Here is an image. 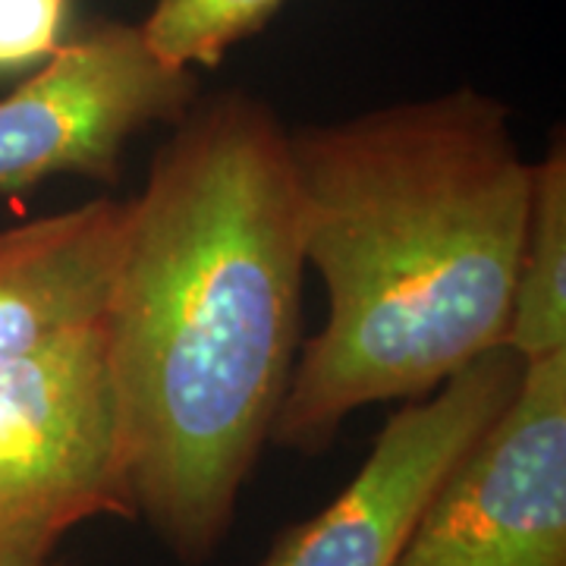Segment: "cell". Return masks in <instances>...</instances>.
<instances>
[{
	"mask_svg": "<svg viewBox=\"0 0 566 566\" xmlns=\"http://www.w3.org/2000/svg\"><path fill=\"white\" fill-rule=\"evenodd\" d=\"M504 349L520 363L566 353V142L532 170V211Z\"/></svg>",
	"mask_w": 566,
	"mask_h": 566,
	"instance_id": "ba28073f",
	"label": "cell"
},
{
	"mask_svg": "<svg viewBox=\"0 0 566 566\" xmlns=\"http://www.w3.org/2000/svg\"><path fill=\"white\" fill-rule=\"evenodd\" d=\"M95 516L136 520L104 322L0 368V564Z\"/></svg>",
	"mask_w": 566,
	"mask_h": 566,
	"instance_id": "3957f363",
	"label": "cell"
},
{
	"mask_svg": "<svg viewBox=\"0 0 566 566\" xmlns=\"http://www.w3.org/2000/svg\"><path fill=\"white\" fill-rule=\"evenodd\" d=\"M303 233L290 129L271 104H192L126 199L104 315L129 485L182 564L233 526L300 349Z\"/></svg>",
	"mask_w": 566,
	"mask_h": 566,
	"instance_id": "6da1fadb",
	"label": "cell"
},
{
	"mask_svg": "<svg viewBox=\"0 0 566 566\" xmlns=\"http://www.w3.org/2000/svg\"><path fill=\"white\" fill-rule=\"evenodd\" d=\"M286 0H155L139 25L148 51L170 70L218 66L249 35L262 32Z\"/></svg>",
	"mask_w": 566,
	"mask_h": 566,
	"instance_id": "9c48e42d",
	"label": "cell"
},
{
	"mask_svg": "<svg viewBox=\"0 0 566 566\" xmlns=\"http://www.w3.org/2000/svg\"><path fill=\"white\" fill-rule=\"evenodd\" d=\"M520 375L523 363L494 349L400 409L356 479L322 513L286 528L262 566H397L434 488L501 412Z\"/></svg>",
	"mask_w": 566,
	"mask_h": 566,
	"instance_id": "8992f818",
	"label": "cell"
},
{
	"mask_svg": "<svg viewBox=\"0 0 566 566\" xmlns=\"http://www.w3.org/2000/svg\"><path fill=\"white\" fill-rule=\"evenodd\" d=\"M290 161L327 318L271 441L322 453L356 409L422 400L504 349L535 164L506 104L469 85L296 129Z\"/></svg>",
	"mask_w": 566,
	"mask_h": 566,
	"instance_id": "7a4b0ae2",
	"label": "cell"
},
{
	"mask_svg": "<svg viewBox=\"0 0 566 566\" xmlns=\"http://www.w3.org/2000/svg\"><path fill=\"white\" fill-rule=\"evenodd\" d=\"M0 566H63V564H57V560L51 557V560H39V564H0Z\"/></svg>",
	"mask_w": 566,
	"mask_h": 566,
	"instance_id": "8fae6325",
	"label": "cell"
},
{
	"mask_svg": "<svg viewBox=\"0 0 566 566\" xmlns=\"http://www.w3.org/2000/svg\"><path fill=\"white\" fill-rule=\"evenodd\" d=\"M192 104L196 76L164 66L139 25H95L0 98V196L51 177L117 182L123 148Z\"/></svg>",
	"mask_w": 566,
	"mask_h": 566,
	"instance_id": "5b68a950",
	"label": "cell"
},
{
	"mask_svg": "<svg viewBox=\"0 0 566 566\" xmlns=\"http://www.w3.org/2000/svg\"><path fill=\"white\" fill-rule=\"evenodd\" d=\"M397 566H566V353L523 363L434 488Z\"/></svg>",
	"mask_w": 566,
	"mask_h": 566,
	"instance_id": "277c9868",
	"label": "cell"
},
{
	"mask_svg": "<svg viewBox=\"0 0 566 566\" xmlns=\"http://www.w3.org/2000/svg\"><path fill=\"white\" fill-rule=\"evenodd\" d=\"M73 0H0V76L32 73L61 51Z\"/></svg>",
	"mask_w": 566,
	"mask_h": 566,
	"instance_id": "30bf717a",
	"label": "cell"
},
{
	"mask_svg": "<svg viewBox=\"0 0 566 566\" xmlns=\"http://www.w3.org/2000/svg\"><path fill=\"white\" fill-rule=\"evenodd\" d=\"M123 227L126 202L92 199L0 230V368L104 322Z\"/></svg>",
	"mask_w": 566,
	"mask_h": 566,
	"instance_id": "52a82bcc",
	"label": "cell"
}]
</instances>
